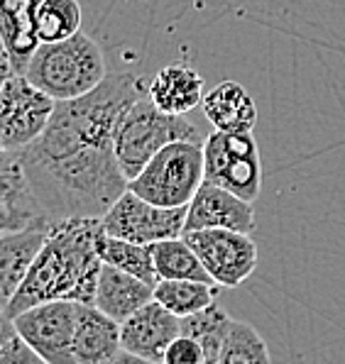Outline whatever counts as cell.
Returning <instances> with one entry per match:
<instances>
[{
    "label": "cell",
    "instance_id": "obj_1",
    "mask_svg": "<svg viewBox=\"0 0 345 364\" xmlns=\"http://www.w3.org/2000/svg\"><path fill=\"white\" fill-rule=\"evenodd\" d=\"M142 96V76L118 71L86 96L54 103L44 132L13 156L44 220H101L127 191L113 132L120 115Z\"/></svg>",
    "mask_w": 345,
    "mask_h": 364
},
{
    "label": "cell",
    "instance_id": "obj_2",
    "mask_svg": "<svg viewBox=\"0 0 345 364\" xmlns=\"http://www.w3.org/2000/svg\"><path fill=\"white\" fill-rule=\"evenodd\" d=\"M101 220L69 218L47 225V235L13 296L5 316L13 321L18 313L47 301H71L93 306L101 257L96 252V235Z\"/></svg>",
    "mask_w": 345,
    "mask_h": 364
},
{
    "label": "cell",
    "instance_id": "obj_3",
    "mask_svg": "<svg viewBox=\"0 0 345 364\" xmlns=\"http://www.w3.org/2000/svg\"><path fill=\"white\" fill-rule=\"evenodd\" d=\"M22 76L57 103L91 93L108 76V64L101 44L76 32L61 42L40 44Z\"/></svg>",
    "mask_w": 345,
    "mask_h": 364
},
{
    "label": "cell",
    "instance_id": "obj_4",
    "mask_svg": "<svg viewBox=\"0 0 345 364\" xmlns=\"http://www.w3.org/2000/svg\"><path fill=\"white\" fill-rule=\"evenodd\" d=\"M203 137L206 134L186 115L162 113L149 103L147 96H142L120 115L113 132V152L122 176L130 181L166 144L181 139L203 142Z\"/></svg>",
    "mask_w": 345,
    "mask_h": 364
},
{
    "label": "cell",
    "instance_id": "obj_5",
    "mask_svg": "<svg viewBox=\"0 0 345 364\" xmlns=\"http://www.w3.org/2000/svg\"><path fill=\"white\" fill-rule=\"evenodd\" d=\"M203 183V142L181 139L159 149L135 178L127 181L135 196L162 208H184Z\"/></svg>",
    "mask_w": 345,
    "mask_h": 364
},
{
    "label": "cell",
    "instance_id": "obj_6",
    "mask_svg": "<svg viewBox=\"0 0 345 364\" xmlns=\"http://www.w3.org/2000/svg\"><path fill=\"white\" fill-rule=\"evenodd\" d=\"M203 183L253 203L262 191V159L253 132H211L203 137Z\"/></svg>",
    "mask_w": 345,
    "mask_h": 364
},
{
    "label": "cell",
    "instance_id": "obj_7",
    "mask_svg": "<svg viewBox=\"0 0 345 364\" xmlns=\"http://www.w3.org/2000/svg\"><path fill=\"white\" fill-rule=\"evenodd\" d=\"M54 100L22 74H10L0 83V142L5 152L18 154L44 132Z\"/></svg>",
    "mask_w": 345,
    "mask_h": 364
},
{
    "label": "cell",
    "instance_id": "obj_8",
    "mask_svg": "<svg viewBox=\"0 0 345 364\" xmlns=\"http://www.w3.org/2000/svg\"><path fill=\"white\" fill-rule=\"evenodd\" d=\"M186 205L184 208H162L147 203L127 188L125 193L105 210L101 218V230L110 237L127 240L135 245H154L162 240L181 237Z\"/></svg>",
    "mask_w": 345,
    "mask_h": 364
},
{
    "label": "cell",
    "instance_id": "obj_9",
    "mask_svg": "<svg viewBox=\"0 0 345 364\" xmlns=\"http://www.w3.org/2000/svg\"><path fill=\"white\" fill-rule=\"evenodd\" d=\"M181 237L196 252L208 279L218 289H238L258 269V245L245 232L193 230Z\"/></svg>",
    "mask_w": 345,
    "mask_h": 364
},
{
    "label": "cell",
    "instance_id": "obj_10",
    "mask_svg": "<svg viewBox=\"0 0 345 364\" xmlns=\"http://www.w3.org/2000/svg\"><path fill=\"white\" fill-rule=\"evenodd\" d=\"M15 333L47 364H76L71 355L76 326V304L47 301L13 318Z\"/></svg>",
    "mask_w": 345,
    "mask_h": 364
},
{
    "label": "cell",
    "instance_id": "obj_11",
    "mask_svg": "<svg viewBox=\"0 0 345 364\" xmlns=\"http://www.w3.org/2000/svg\"><path fill=\"white\" fill-rule=\"evenodd\" d=\"M193 230H233L250 235L255 230L253 203L213 183H201L189 200L184 220V232Z\"/></svg>",
    "mask_w": 345,
    "mask_h": 364
},
{
    "label": "cell",
    "instance_id": "obj_12",
    "mask_svg": "<svg viewBox=\"0 0 345 364\" xmlns=\"http://www.w3.org/2000/svg\"><path fill=\"white\" fill-rule=\"evenodd\" d=\"M181 335V323L157 301H149L140 311L120 323V347L130 355L144 357L162 364L164 350L174 338Z\"/></svg>",
    "mask_w": 345,
    "mask_h": 364
},
{
    "label": "cell",
    "instance_id": "obj_13",
    "mask_svg": "<svg viewBox=\"0 0 345 364\" xmlns=\"http://www.w3.org/2000/svg\"><path fill=\"white\" fill-rule=\"evenodd\" d=\"M206 96L203 76L186 61L166 64L147 86V98L157 110L169 115H186L201 105Z\"/></svg>",
    "mask_w": 345,
    "mask_h": 364
},
{
    "label": "cell",
    "instance_id": "obj_14",
    "mask_svg": "<svg viewBox=\"0 0 345 364\" xmlns=\"http://www.w3.org/2000/svg\"><path fill=\"white\" fill-rule=\"evenodd\" d=\"M120 347V323L108 318L96 306L76 304V326L71 355L76 364H103L115 357Z\"/></svg>",
    "mask_w": 345,
    "mask_h": 364
},
{
    "label": "cell",
    "instance_id": "obj_15",
    "mask_svg": "<svg viewBox=\"0 0 345 364\" xmlns=\"http://www.w3.org/2000/svg\"><path fill=\"white\" fill-rule=\"evenodd\" d=\"M44 235L47 225H32L18 232L0 235V313L8 311L13 296L18 294L27 269L42 247Z\"/></svg>",
    "mask_w": 345,
    "mask_h": 364
},
{
    "label": "cell",
    "instance_id": "obj_16",
    "mask_svg": "<svg viewBox=\"0 0 345 364\" xmlns=\"http://www.w3.org/2000/svg\"><path fill=\"white\" fill-rule=\"evenodd\" d=\"M203 115L216 132H253L258 125V105L235 81H223L211 88L201 100Z\"/></svg>",
    "mask_w": 345,
    "mask_h": 364
},
{
    "label": "cell",
    "instance_id": "obj_17",
    "mask_svg": "<svg viewBox=\"0 0 345 364\" xmlns=\"http://www.w3.org/2000/svg\"><path fill=\"white\" fill-rule=\"evenodd\" d=\"M152 301V287L127 272L103 264L98 274L93 306L115 323H122Z\"/></svg>",
    "mask_w": 345,
    "mask_h": 364
},
{
    "label": "cell",
    "instance_id": "obj_18",
    "mask_svg": "<svg viewBox=\"0 0 345 364\" xmlns=\"http://www.w3.org/2000/svg\"><path fill=\"white\" fill-rule=\"evenodd\" d=\"M42 0H0V37L10 54L13 74H25L40 39L35 32V15Z\"/></svg>",
    "mask_w": 345,
    "mask_h": 364
},
{
    "label": "cell",
    "instance_id": "obj_19",
    "mask_svg": "<svg viewBox=\"0 0 345 364\" xmlns=\"http://www.w3.org/2000/svg\"><path fill=\"white\" fill-rule=\"evenodd\" d=\"M32 225H49V223L37 208L18 164H13L8 171H0V235L18 232Z\"/></svg>",
    "mask_w": 345,
    "mask_h": 364
},
{
    "label": "cell",
    "instance_id": "obj_20",
    "mask_svg": "<svg viewBox=\"0 0 345 364\" xmlns=\"http://www.w3.org/2000/svg\"><path fill=\"white\" fill-rule=\"evenodd\" d=\"M152 250V262L157 279H166V282H206L213 284L206 274L201 259L196 252L189 247L184 237L162 240V242L149 245Z\"/></svg>",
    "mask_w": 345,
    "mask_h": 364
},
{
    "label": "cell",
    "instance_id": "obj_21",
    "mask_svg": "<svg viewBox=\"0 0 345 364\" xmlns=\"http://www.w3.org/2000/svg\"><path fill=\"white\" fill-rule=\"evenodd\" d=\"M96 252H98V257H101L103 264L132 274V277H137L140 282L149 284V287H154V284L159 282L157 272H154L152 250H149V245L127 242V240L110 237V235H105L103 230H98Z\"/></svg>",
    "mask_w": 345,
    "mask_h": 364
},
{
    "label": "cell",
    "instance_id": "obj_22",
    "mask_svg": "<svg viewBox=\"0 0 345 364\" xmlns=\"http://www.w3.org/2000/svg\"><path fill=\"white\" fill-rule=\"evenodd\" d=\"M221 289L206 282H166L159 279L152 287V301L166 308L171 316L186 318L216 304Z\"/></svg>",
    "mask_w": 345,
    "mask_h": 364
},
{
    "label": "cell",
    "instance_id": "obj_23",
    "mask_svg": "<svg viewBox=\"0 0 345 364\" xmlns=\"http://www.w3.org/2000/svg\"><path fill=\"white\" fill-rule=\"evenodd\" d=\"M179 323H181V335L196 340L198 347H201L203 364H213L233 318L228 316L218 304H211L208 308H203V311L193 313V316L179 318Z\"/></svg>",
    "mask_w": 345,
    "mask_h": 364
},
{
    "label": "cell",
    "instance_id": "obj_24",
    "mask_svg": "<svg viewBox=\"0 0 345 364\" xmlns=\"http://www.w3.org/2000/svg\"><path fill=\"white\" fill-rule=\"evenodd\" d=\"M79 0H42L35 15V32L40 44L61 42L81 32Z\"/></svg>",
    "mask_w": 345,
    "mask_h": 364
},
{
    "label": "cell",
    "instance_id": "obj_25",
    "mask_svg": "<svg viewBox=\"0 0 345 364\" xmlns=\"http://www.w3.org/2000/svg\"><path fill=\"white\" fill-rule=\"evenodd\" d=\"M213 364H272V360L262 335L250 326V323L233 318Z\"/></svg>",
    "mask_w": 345,
    "mask_h": 364
},
{
    "label": "cell",
    "instance_id": "obj_26",
    "mask_svg": "<svg viewBox=\"0 0 345 364\" xmlns=\"http://www.w3.org/2000/svg\"><path fill=\"white\" fill-rule=\"evenodd\" d=\"M162 364H203V352L196 340L179 335L164 350Z\"/></svg>",
    "mask_w": 345,
    "mask_h": 364
},
{
    "label": "cell",
    "instance_id": "obj_27",
    "mask_svg": "<svg viewBox=\"0 0 345 364\" xmlns=\"http://www.w3.org/2000/svg\"><path fill=\"white\" fill-rule=\"evenodd\" d=\"M0 364H47V362L37 352H32V347H27V343L20 335H15L0 350Z\"/></svg>",
    "mask_w": 345,
    "mask_h": 364
},
{
    "label": "cell",
    "instance_id": "obj_28",
    "mask_svg": "<svg viewBox=\"0 0 345 364\" xmlns=\"http://www.w3.org/2000/svg\"><path fill=\"white\" fill-rule=\"evenodd\" d=\"M103 364H157V362H149V360H144V357H137V355H130V352L120 350L118 355L110 357V360Z\"/></svg>",
    "mask_w": 345,
    "mask_h": 364
},
{
    "label": "cell",
    "instance_id": "obj_29",
    "mask_svg": "<svg viewBox=\"0 0 345 364\" xmlns=\"http://www.w3.org/2000/svg\"><path fill=\"white\" fill-rule=\"evenodd\" d=\"M15 326H13V321H10L5 313H0V350L5 347V343H8L10 338H15Z\"/></svg>",
    "mask_w": 345,
    "mask_h": 364
},
{
    "label": "cell",
    "instance_id": "obj_30",
    "mask_svg": "<svg viewBox=\"0 0 345 364\" xmlns=\"http://www.w3.org/2000/svg\"><path fill=\"white\" fill-rule=\"evenodd\" d=\"M10 74H13V66H10V54H8V47H5L3 37H0V78H5Z\"/></svg>",
    "mask_w": 345,
    "mask_h": 364
},
{
    "label": "cell",
    "instance_id": "obj_31",
    "mask_svg": "<svg viewBox=\"0 0 345 364\" xmlns=\"http://www.w3.org/2000/svg\"><path fill=\"white\" fill-rule=\"evenodd\" d=\"M13 164H15V161H13V154H8V152H5L3 142H0V171H8Z\"/></svg>",
    "mask_w": 345,
    "mask_h": 364
}]
</instances>
